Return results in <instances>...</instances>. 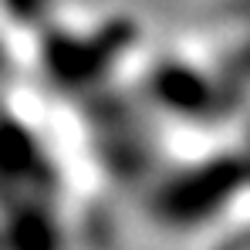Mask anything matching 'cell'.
Listing matches in <instances>:
<instances>
[{"instance_id": "6da1fadb", "label": "cell", "mask_w": 250, "mask_h": 250, "mask_svg": "<svg viewBox=\"0 0 250 250\" xmlns=\"http://www.w3.org/2000/svg\"><path fill=\"white\" fill-rule=\"evenodd\" d=\"M152 209L179 233L233 230L250 216V119L183 142L159 172Z\"/></svg>"}]
</instances>
